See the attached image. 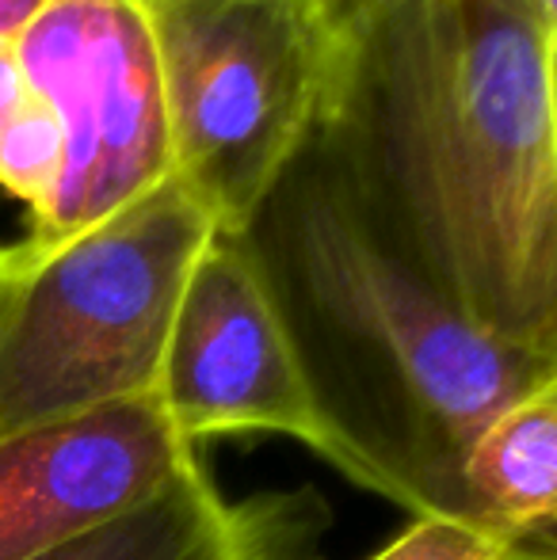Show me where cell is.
<instances>
[{"mask_svg": "<svg viewBox=\"0 0 557 560\" xmlns=\"http://www.w3.org/2000/svg\"><path fill=\"white\" fill-rule=\"evenodd\" d=\"M294 343L325 457L413 526L492 560L469 462L557 362L474 320L402 248L351 172L298 164L245 233Z\"/></svg>", "mask_w": 557, "mask_h": 560, "instance_id": "1", "label": "cell"}, {"mask_svg": "<svg viewBox=\"0 0 557 560\" xmlns=\"http://www.w3.org/2000/svg\"><path fill=\"white\" fill-rule=\"evenodd\" d=\"M359 187L492 336L557 362L554 46L535 0H363Z\"/></svg>", "mask_w": 557, "mask_h": 560, "instance_id": "2", "label": "cell"}, {"mask_svg": "<svg viewBox=\"0 0 557 560\" xmlns=\"http://www.w3.org/2000/svg\"><path fill=\"white\" fill-rule=\"evenodd\" d=\"M172 176L245 236L321 138L351 126L363 0H141Z\"/></svg>", "mask_w": 557, "mask_h": 560, "instance_id": "3", "label": "cell"}, {"mask_svg": "<svg viewBox=\"0 0 557 560\" xmlns=\"http://www.w3.org/2000/svg\"><path fill=\"white\" fill-rule=\"evenodd\" d=\"M218 233L169 176L54 248L0 244V443L156 397L179 298Z\"/></svg>", "mask_w": 557, "mask_h": 560, "instance_id": "4", "label": "cell"}, {"mask_svg": "<svg viewBox=\"0 0 557 560\" xmlns=\"http://www.w3.org/2000/svg\"><path fill=\"white\" fill-rule=\"evenodd\" d=\"M61 133V176L15 244L54 248L172 176L161 58L141 0H50L15 38Z\"/></svg>", "mask_w": 557, "mask_h": 560, "instance_id": "5", "label": "cell"}, {"mask_svg": "<svg viewBox=\"0 0 557 560\" xmlns=\"http://www.w3.org/2000/svg\"><path fill=\"white\" fill-rule=\"evenodd\" d=\"M156 397L179 439L199 450L237 435L325 450L294 343L245 236L218 233L192 267Z\"/></svg>", "mask_w": 557, "mask_h": 560, "instance_id": "6", "label": "cell"}, {"mask_svg": "<svg viewBox=\"0 0 557 560\" xmlns=\"http://www.w3.org/2000/svg\"><path fill=\"white\" fill-rule=\"evenodd\" d=\"M202 450L161 397L100 408L0 443V560H31L123 515Z\"/></svg>", "mask_w": 557, "mask_h": 560, "instance_id": "7", "label": "cell"}, {"mask_svg": "<svg viewBox=\"0 0 557 560\" xmlns=\"http://www.w3.org/2000/svg\"><path fill=\"white\" fill-rule=\"evenodd\" d=\"M310 500H233L202 454L123 515L31 560H294L313 534Z\"/></svg>", "mask_w": 557, "mask_h": 560, "instance_id": "8", "label": "cell"}, {"mask_svg": "<svg viewBox=\"0 0 557 560\" xmlns=\"http://www.w3.org/2000/svg\"><path fill=\"white\" fill-rule=\"evenodd\" d=\"M61 176V133L46 100L27 81L12 43H0V195L27 210V222L50 202Z\"/></svg>", "mask_w": 557, "mask_h": 560, "instance_id": "9", "label": "cell"}, {"mask_svg": "<svg viewBox=\"0 0 557 560\" xmlns=\"http://www.w3.org/2000/svg\"><path fill=\"white\" fill-rule=\"evenodd\" d=\"M46 4L50 0H0V43H15L46 12Z\"/></svg>", "mask_w": 557, "mask_h": 560, "instance_id": "10", "label": "cell"}, {"mask_svg": "<svg viewBox=\"0 0 557 560\" xmlns=\"http://www.w3.org/2000/svg\"><path fill=\"white\" fill-rule=\"evenodd\" d=\"M538 4V15H543V27H546V38L557 50V0H535Z\"/></svg>", "mask_w": 557, "mask_h": 560, "instance_id": "11", "label": "cell"}, {"mask_svg": "<svg viewBox=\"0 0 557 560\" xmlns=\"http://www.w3.org/2000/svg\"><path fill=\"white\" fill-rule=\"evenodd\" d=\"M554 118H557V50H554Z\"/></svg>", "mask_w": 557, "mask_h": 560, "instance_id": "12", "label": "cell"}, {"mask_svg": "<svg viewBox=\"0 0 557 560\" xmlns=\"http://www.w3.org/2000/svg\"><path fill=\"white\" fill-rule=\"evenodd\" d=\"M546 560H557V549H554V553H550V557H546Z\"/></svg>", "mask_w": 557, "mask_h": 560, "instance_id": "13", "label": "cell"}]
</instances>
